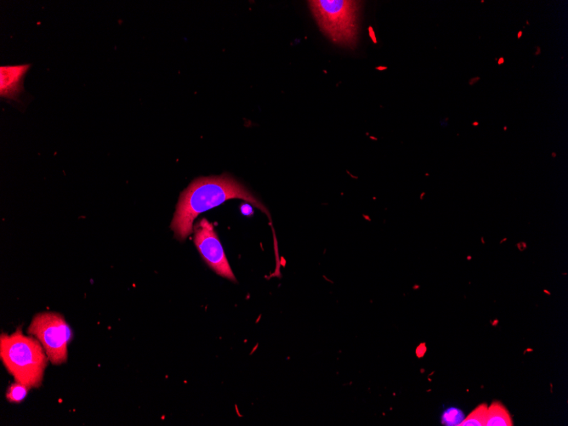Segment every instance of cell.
<instances>
[{"label": "cell", "instance_id": "cell-14", "mask_svg": "<svg viewBox=\"0 0 568 426\" xmlns=\"http://www.w3.org/2000/svg\"><path fill=\"white\" fill-rule=\"evenodd\" d=\"M503 63H504V59H503V57L499 58V60H498V65H499V66L503 65Z\"/></svg>", "mask_w": 568, "mask_h": 426}, {"label": "cell", "instance_id": "cell-4", "mask_svg": "<svg viewBox=\"0 0 568 426\" xmlns=\"http://www.w3.org/2000/svg\"><path fill=\"white\" fill-rule=\"evenodd\" d=\"M28 334L42 344L49 361L55 365L68 360L69 327L62 315L43 312L33 317L28 327Z\"/></svg>", "mask_w": 568, "mask_h": 426}, {"label": "cell", "instance_id": "cell-10", "mask_svg": "<svg viewBox=\"0 0 568 426\" xmlns=\"http://www.w3.org/2000/svg\"><path fill=\"white\" fill-rule=\"evenodd\" d=\"M463 414L459 409H449L442 414V423L446 425H459L463 421Z\"/></svg>", "mask_w": 568, "mask_h": 426}, {"label": "cell", "instance_id": "cell-2", "mask_svg": "<svg viewBox=\"0 0 568 426\" xmlns=\"http://www.w3.org/2000/svg\"><path fill=\"white\" fill-rule=\"evenodd\" d=\"M0 357L15 381L30 389L42 384L49 358L34 337L25 335L21 330L1 334Z\"/></svg>", "mask_w": 568, "mask_h": 426}, {"label": "cell", "instance_id": "cell-15", "mask_svg": "<svg viewBox=\"0 0 568 426\" xmlns=\"http://www.w3.org/2000/svg\"><path fill=\"white\" fill-rule=\"evenodd\" d=\"M540 53H541L540 47H538H538H537V52L535 53V55H540Z\"/></svg>", "mask_w": 568, "mask_h": 426}, {"label": "cell", "instance_id": "cell-1", "mask_svg": "<svg viewBox=\"0 0 568 426\" xmlns=\"http://www.w3.org/2000/svg\"><path fill=\"white\" fill-rule=\"evenodd\" d=\"M240 198L250 202L272 219L269 211L242 185L224 174L220 176L194 179L179 196L171 229L179 241H184L193 230V222L200 214L222 205L227 200Z\"/></svg>", "mask_w": 568, "mask_h": 426}, {"label": "cell", "instance_id": "cell-5", "mask_svg": "<svg viewBox=\"0 0 568 426\" xmlns=\"http://www.w3.org/2000/svg\"><path fill=\"white\" fill-rule=\"evenodd\" d=\"M194 242L202 259L213 271L232 282L237 281L214 227L207 219H201L195 226Z\"/></svg>", "mask_w": 568, "mask_h": 426}, {"label": "cell", "instance_id": "cell-9", "mask_svg": "<svg viewBox=\"0 0 568 426\" xmlns=\"http://www.w3.org/2000/svg\"><path fill=\"white\" fill-rule=\"evenodd\" d=\"M30 388L25 384L15 381V383L10 384V387L8 388L6 398L10 402L18 403L25 398Z\"/></svg>", "mask_w": 568, "mask_h": 426}, {"label": "cell", "instance_id": "cell-16", "mask_svg": "<svg viewBox=\"0 0 568 426\" xmlns=\"http://www.w3.org/2000/svg\"><path fill=\"white\" fill-rule=\"evenodd\" d=\"M522 34H523V33H522V31H519L518 34H517V38H518V39H520V38H521V36H522Z\"/></svg>", "mask_w": 568, "mask_h": 426}, {"label": "cell", "instance_id": "cell-17", "mask_svg": "<svg viewBox=\"0 0 568 426\" xmlns=\"http://www.w3.org/2000/svg\"><path fill=\"white\" fill-rule=\"evenodd\" d=\"M472 125H473L474 127H475V126H476H476H478L479 123L478 122H474L473 124H472Z\"/></svg>", "mask_w": 568, "mask_h": 426}, {"label": "cell", "instance_id": "cell-7", "mask_svg": "<svg viewBox=\"0 0 568 426\" xmlns=\"http://www.w3.org/2000/svg\"><path fill=\"white\" fill-rule=\"evenodd\" d=\"M486 426H512L513 421L505 407L499 401H494L488 407Z\"/></svg>", "mask_w": 568, "mask_h": 426}, {"label": "cell", "instance_id": "cell-12", "mask_svg": "<svg viewBox=\"0 0 568 426\" xmlns=\"http://www.w3.org/2000/svg\"><path fill=\"white\" fill-rule=\"evenodd\" d=\"M480 79H481V78L479 77H473V78H471V79L469 81V85L472 86V85H475V84H476L478 81H480Z\"/></svg>", "mask_w": 568, "mask_h": 426}, {"label": "cell", "instance_id": "cell-6", "mask_svg": "<svg viewBox=\"0 0 568 426\" xmlns=\"http://www.w3.org/2000/svg\"><path fill=\"white\" fill-rule=\"evenodd\" d=\"M30 64L3 66L0 68V96L10 100H17L24 91L23 81Z\"/></svg>", "mask_w": 568, "mask_h": 426}, {"label": "cell", "instance_id": "cell-3", "mask_svg": "<svg viewBox=\"0 0 568 426\" xmlns=\"http://www.w3.org/2000/svg\"><path fill=\"white\" fill-rule=\"evenodd\" d=\"M310 7L321 32L334 44L353 48L357 43L360 2L313 0Z\"/></svg>", "mask_w": 568, "mask_h": 426}, {"label": "cell", "instance_id": "cell-8", "mask_svg": "<svg viewBox=\"0 0 568 426\" xmlns=\"http://www.w3.org/2000/svg\"><path fill=\"white\" fill-rule=\"evenodd\" d=\"M488 405L481 404L475 410L471 412L465 419L460 423L461 426H484L486 424Z\"/></svg>", "mask_w": 568, "mask_h": 426}, {"label": "cell", "instance_id": "cell-13", "mask_svg": "<svg viewBox=\"0 0 568 426\" xmlns=\"http://www.w3.org/2000/svg\"><path fill=\"white\" fill-rule=\"evenodd\" d=\"M517 246H518L519 249H520L521 251H522V250H524V249H526V244H525V242H520V244H518V245H517Z\"/></svg>", "mask_w": 568, "mask_h": 426}, {"label": "cell", "instance_id": "cell-18", "mask_svg": "<svg viewBox=\"0 0 568 426\" xmlns=\"http://www.w3.org/2000/svg\"><path fill=\"white\" fill-rule=\"evenodd\" d=\"M552 157H556V152H552Z\"/></svg>", "mask_w": 568, "mask_h": 426}, {"label": "cell", "instance_id": "cell-11", "mask_svg": "<svg viewBox=\"0 0 568 426\" xmlns=\"http://www.w3.org/2000/svg\"><path fill=\"white\" fill-rule=\"evenodd\" d=\"M242 214H246V215H250V214H253V210H252L251 206H249V205H242Z\"/></svg>", "mask_w": 568, "mask_h": 426}]
</instances>
